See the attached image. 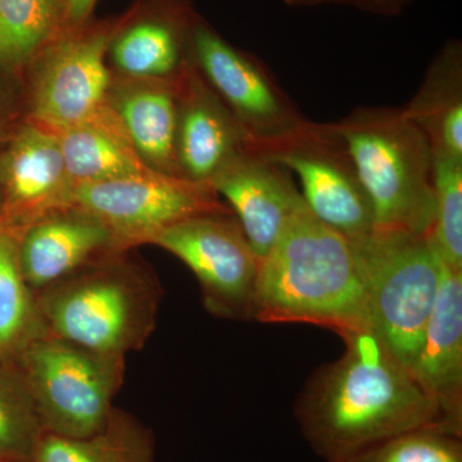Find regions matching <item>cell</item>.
Segmentation results:
<instances>
[{"instance_id": "cell-20", "label": "cell", "mask_w": 462, "mask_h": 462, "mask_svg": "<svg viewBox=\"0 0 462 462\" xmlns=\"http://www.w3.org/2000/svg\"><path fill=\"white\" fill-rule=\"evenodd\" d=\"M32 462H154L153 438L130 413L115 409L106 427L91 436L44 431Z\"/></svg>"}, {"instance_id": "cell-8", "label": "cell", "mask_w": 462, "mask_h": 462, "mask_svg": "<svg viewBox=\"0 0 462 462\" xmlns=\"http://www.w3.org/2000/svg\"><path fill=\"white\" fill-rule=\"evenodd\" d=\"M147 245L165 249L189 267L209 314L225 320H254L261 263L230 208L170 225Z\"/></svg>"}, {"instance_id": "cell-5", "label": "cell", "mask_w": 462, "mask_h": 462, "mask_svg": "<svg viewBox=\"0 0 462 462\" xmlns=\"http://www.w3.org/2000/svg\"><path fill=\"white\" fill-rule=\"evenodd\" d=\"M349 243L366 294L370 330L410 372L436 305L442 261L430 236L406 231L374 229Z\"/></svg>"}, {"instance_id": "cell-6", "label": "cell", "mask_w": 462, "mask_h": 462, "mask_svg": "<svg viewBox=\"0 0 462 462\" xmlns=\"http://www.w3.org/2000/svg\"><path fill=\"white\" fill-rule=\"evenodd\" d=\"M14 363L25 379L45 433L91 436L106 427L123 387L126 357L100 354L42 330Z\"/></svg>"}, {"instance_id": "cell-18", "label": "cell", "mask_w": 462, "mask_h": 462, "mask_svg": "<svg viewBox=\"0 0 462 462\" xmlns=\"http://www.w3.org/2000/svg\"><path fill=\"white\" fill-rule=\"evenodd\" d=\"M107 60L112 75L134 80L178 81L189 65L180 27L154 14H138L115 25Z\"/></svg>"}, {"instance_id": "cell-7", "label": "cell", "mask_w": 462, "mask_h": 462, "mask_svg": "<svg viewBox=\"0 0 462 462\" xmlns=\"http://www.w3.org/2000/svg\"><path fill=\"white\" fill-rule=\"evenodd\" d=\"M109 23L62 29L21 75L25 120L60 134L93 120L108 107L112 75Z\"/></svg>"}, {"instance_id": "cell-14", "label": "cell", "mask_w": 462, "mask_h": 462, "mask_svg": "<svg viewBox=\"0 0 462 462\" xmlns=\"http://www.w3.org/2000/svg\"><path fill=\"white\" fill-rule=\"evenodd\" d=\"M209 185L226 199L260 263L289 220L306 207L279 163L248 152L225 167Z\"/></svg>"}, {"instance_id": "cell-4", "label": "cell", "mask_w": 462, "mask_h": 462, "mask_svg": "<svg viewBox=\"0 0 462 462\" xmlns=\"http://www.w3.org/2000/svg\"><path fill=\"white\" fill-rule=\"evenodd\" d=\"M373 207L374 229L430 236L436 217L433 149L406 114L356 118L337 132Z\"/></svg>"}, {"instance_id": "cell-1", "label": "cell", "mask_w": 462, "mask_h": 462, "mask_svg": "<svg viewBox=\"0 0 462 462\" xmlns=\"http://www.w3.org/2000/svg\"><path fill=\"white\" fill-rule=\"evenodd\" d=\"M342 339L345 352L316 370L297 400L298 424L316 454L333 462L407 431L445 430L436 403L373 331Z\"/></svg>"}, {"instance_id": "cell-11", "label": "cell", "mask_w": 462, "mask_h": 462, "mask_svg": "<svg viewBox=\"0 0 462 462\" xmlns=\"http://www.w3.org/2000/svg\"><path fill=\"white\" fill-rule=\"evenodd\" d=\"M0 226L20 236L51 209L69 205L74 185L60 136L23 118L0 144Z\"/></svg>"}, {"instance_id": "cell-28", "label": "cell", "mask_w": 462, "mask_h": 462, "mask_svg": "<svg viewBox=\"0 0 462 462\" xmlns=\"http://www.w3.org/2000/svg\"><path fill=\"white\" fill-rule=\"evenodd\" d=\"M2 205H3V196H2V189H0V216H2Z\"/></svg>"}, {"instance_id": "cell-24", "label": "cell", "mask_w": 462, "mask_h": 462, "mask_svg": "<svg viewBox=\"0 0 462 462\" xmlns=\"http://www.w3.org/2000/svg\"><path fill=\"white\" fill-rule=\"evenodd\" d=\"M433 187L431 247L447 266L462 270V158L433 153Z\"/></svg>"}, {"instance_id": "cell-25", "label": "cell", "mask_w": 462, "mask_h": 462, "mask_svg": "<svg viewBox=\"0 0 462 462\" xmlns=\"http://www.w3.org/2000/svg\"><path fill=\"white\" fill-rule=\"evenodd\" d=\"M333 462H462V437L424 428L388 438Z\"/></svg>"}, {"instance_id": "cell-27", "label": "cell", "mask_w": 462, "mask_h": 462, "mask_svg": "<svg viewBox=\"0 0 462 462\" xmlns=\"http://www.w3.org/2000/svg\"><path fill=\"white\" fill-rule=\"evenodd\" d=\"M98 0H62L63 29H74L89 23Z\"/></svg>"}, {"instance_id": "cell-21", "label": "cell", "mask_w": 462, "mask_h": 462, "mask_svg": "<svg viewBox=\"0 0 462 462\" xmlns=\"http://www.w3.org/2000/svg\"><path fill=\"white\" fill-rule=\"evenodd\" d=\"M63 29L62 0H0V69L18 83Z\"/></svg>"}, {"instance_id": "cell-9", "label": "cell", "mask_w": 462, "mask_h": 462, "mask_svg": "<svg viewBox=\"0 0 462 462\" xmlns=\"http://www.w3.org/2000/svg\"><path fill=\"white\" fill-rule=\"evenodd\" d=\"M71 203L98 217L126 251L191 216L229 208L209 185L157 172L79 185Z\"/></svg>"}, {"instance_id": "cell-22", "label": "cell", "mask_w": 462, "mask_h": 462, "mask_svg": "<svg viewBox=\"0 0 462 462\" xmlns=\"http://www.w3.org/2000/svg\"><path fill=\"white\" fill-rule=\"evenodd\" d=\"M42 330L35 296L18 263V236L0 226V358L16 360Z\"/></svg>"}, {"instance_id": "cell-2", "label": "cell", "mask_w": 462, "mask_h": 462, "mask_svg": "<svg viewBox=\"0 0 462 462\" xmlns=\"http://www.w3.org/2000/svg\"><path fill=\"white\" fill-rule=\"evenodd\" d=\"M254 320L316 325L340 337L370 330L351 243L319 221L307 206L289 220L261 261Z\"/></svg>"}, {"instance_id": "cell-17", "label": "cell", "mask_w": 462, "mask_h": 462, "mask_svg": "<svg viewBox=\"0 0 462 462\" xmlns=\"http://www.w3.org/2000/svg\"><path fill=\"white\" fill-rule=\"evenodd\" d=\"M178 81L114 76L107 103L142 162L153 172L181 178L176 158Z\"/></svg>"}, {"instance_id": "cell-26", "label": "cell", "mask_w": 462, "mask_h": 462, "mask_svg": "<svg viewBox=\"0 0 462 462\" xmlns=\"http://www.w3.org/2000/svg\"><path fill=\"white\" fill-rule=\"evenodd\" d=\"M9 83H17V81L9 78L0 69V144L7 141L14 127L23 120L21 106L14 105L12 99Z\"/></svg>"}, {"instance_id": "cell-23", "label": "cell", "mask_w": 462, "mask_h": 462, "mask_svg": "<svg viewBox=\"0 0 462 462\" xmlns=\"http://www.w3.org/2000/svg\"><path fill=\"white\" fill-rule=\"evenodd\" d=\"M44 430L23 374L0 372V462H32Z\"/></svg>"}, {"instance_id": "cell-10", "label": "cell", "mask_w": 462, "mask_h": 462, "mask_svg": "<svg viewBox=\"0 0 462 462\" xmlns=\"http://www.w3.org/2000/svg\"><path fill=\"white\" fill-rule=\"evenodd\" d=\"M190 48L197 71L252 143L289 141L297 135L296 118L252 60L205 26L194 27Z\"/></svg>"}, {"instance_id": "cell-16", "label": "cell", "mask_w": 462, "mask_h": 462, "mask_svg": "<svg viewBox=\"0 0 462 462\" xmlns=\"http://www.w3.org/2000/svg\"><path fill=\"white\" fill-rule=\"evenodd\" d=\"M272 160L296 173L307 208L322 224L348 240L372 233L375 227L372 203L349 158L345 161L320 148L291 145Z\"/></svg>"}, {"instance_id": "cell-19", "label": "cell", "mask_w": 462, "mask_h": 462, "mask_svg": "<svg viewBox=\"0 0 462 462\" xmlns=\"http://www.w3.org/2000/svg\"><path fill=\"white\" fill-rule=\"evenodd\" d=\"M58 136L74 188L153 172L134 151L109 106L93 120Z\"/></svg>"}, {"instance_id": "cell-3", "label": "cell", "mask_w": 462, "mask_h": 462, "mask_svg": "<svg viewBox=\"0 0 462 462\" xmlns=\"http://www.w3.org/2000/svg\"><path fill=\"white\" fill-rule=\"evenodd\" d=\"M35 296L42 329L100 354L139 351L156 330L162 287L151 270L116 252Z\"/></svg>"}, {"instance_id": "cell-12", "label": "cell", "mask_w": 462, "mask_h": 462, "mask_svg": "<svg viewBox=\"0 0 462 462\" xmlns=\"http://www.w3.org/2000/svg\"><path fill=\"white\" fill-rule=\"evenodd\" d=\"M124 251L109 227L74 203L51 209L18 236V263L33 294Z\"/></svg>"}, {"instance_id": "cell-15", "label": "cell", "mask_w": 462, "mask_h": 462, "mask_svg": "<svg viewBox=\"0 0 462 462\" xmlns=\"http://www.w3.org/2000/svg\"><path fill=\"white\" fill-rule=\"evenodd\" d=\"M410 374L436 403L443 430L462 437V270L442 263L436 305Z\"/></svg>"}, {"instance_id": "cell-13", "label": "cell", "mask_w": 462, "mask_h": 462, "mask_svg": "<svg viewBox=\"0 0 462 462\" xmlns=\"http://www.w3.org/2000/svg\"><path fill=\"white\" fill-rule=\"evenodd\" d=\"M176 158L181 178L211 184L252 144L236 118L197 71L188 65L178 81ZM211 187V185H209Z\"/></svg>"}]
</instances>
